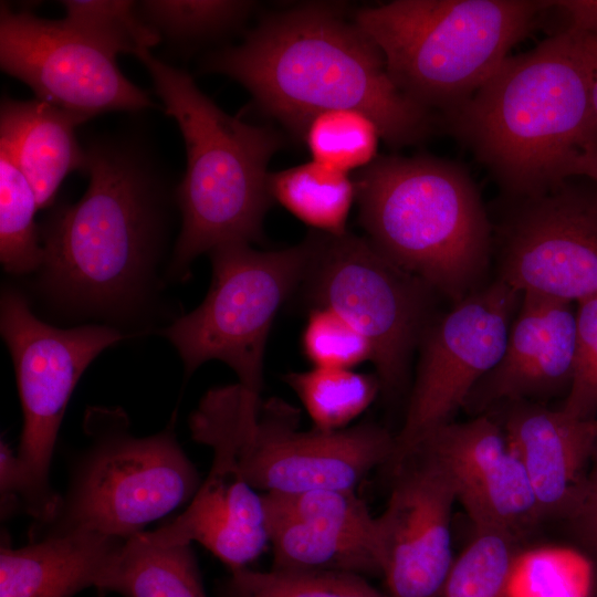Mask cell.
Returning <instances> with one entry per match:
<instances>
[{"label":"cell","instance_id":"1","mask_svg":"<svg viewBox=\"0 0 597 597\" xmlns=\"http://www.w3.org/2000/svg\"><path fill=\"white\" fill-rule=\"evenodd\" d=\"M203 67L238 81L297 137L320 113L356 109L376 123L388 146L400 148L429 138L441 119L396 86L378 46L335 4L272 15Z\"/></svg>","mask_w":597,"mask_h":597},{"label":"cell","instance_id":"2","mask_svg":"<svg viewBox=\"0 0 597 597\" xmlns=\"http://www.w3.org/2000/svg\"><path fill=\"white\" fill-rule=\"evenodd\" d=\"M444 126L511 199L568 178L573 161L597 147V116L577 33L564 29L507 56Z\"/></svg>","mask_w":597,"mask_h":597},{"label":"cell","instance_id":"3","mask_svg":"<svg viewBox=\"0 0 597 597\" xmlns=\"http://www.w3.org/2000/svg\"><path fill=\"white\" fill-rule=\"evenodd\" d=\"M88 187L40 230L49 292L67 306L108 311L134 301L148 277L163 229L160 185L137 147H86Z\"/></svg>","mask_w":597,"mask_h":597},{"label":"cell","instance_id":"4","mask_svg":"<svg viewBox=\"0 0 597 597\" xmlns=\"http://www.w3.org/2000/svg\"><path fill=\"white\" fill-rule=\"evenodd\" d=\"M354 182L359 221L384 255L453 304L478 290L492 226L464 167L429 155L380 156Z\"/></svg>","mask_w":597,"mask_h":597},{"label":"cell","instance_id":"5","mask_svg":"<svg viewBox=\"0 0 597 597\" xmlns=\"http://www.w3.org/2000/svg\"><path fill=\"white\" fill-rule=\"evenodd\" d=\"M134 55L148 70L186 145L187 169L176 191L182 224L170 269L182 277L200 254L224 244H250L261 237L262 220L273 201L268 165L281 147V137L224 113L187 72L149 50Z\"/></svg>","mask_w":597,"mask_h":597},{"label":"cell","instance_id":"6","mask_svg":"<svg viewBox=\"0 0 597 597\" xmlns=\"http://www.w3.org/2000/svg\"><path fill=\"white\" fill-rule=\"evenodd\" d=\"M546 0H396L354 20L396 86L441 117L467 103L553 9Z\"/></svg>","mask_w":597,"mask_h":597},{"label":"cell","instance_id":"7","mask_svg":"<svg viewBox=\"0 0 597 597\" xmlns=\"http://www.w3.org/2000/svg\"><path fill=\"white\" fill-rule=\"evenodd\" d=\"M192 438L227 448L243 479L263 493L354 490L391 459L395 436L374 423L337 431L298 429L281 400L262 402L239 384L210 390L190 418Z\"/></svg>","mask_w":597,"mask_h":597},{"label":"cell","instance_id":"8","mask_svg":"<svg viewBox=\"0 0 597 597\" xmlns=\"http://www.w3.org/2000/svg\"><path fill=\"white\" fill-rule=\"evenodd\" d=\"M87 447L76 457L53 520L33 541L78 532L127 540L191 501L199 473L174 432L137 438L121 409L90 408Z\"/></svg>","mask_w":597,"mask_h":597},{"label":"cell","instance_id":"9","mask_svg":"<svg viewBox=\"0 0 597 597\" xmlns=\"http://www.w3.org/2000/svg\"><path fill=\"white\" fill-rule=\"evenodd\" d=\"M312 249L310 235L280 251L230 243L210 252L213 277L206 298L163 332L187 376L218 359L234 370L242 388L260 395L269 331L284 300L303 281Z\"/></svg>","mask_w":597,"mask_h":597},{"label":"cell","instance_id":"10","mask_svg":"<svg viewBox=\"0 0 597 597\" xmlns=\"http://www.w3.org/2000/svg\"><path fill=\"white\" fill-rule=\"evenodd\" d=\"M1 335L11 354L23 412L18 459L24 475L23 510L36 525L49 524L61 495L50 483V465L70 397L86 367L125 336L117 329L86 325L61 329L39 320L25 297L4 290Z\"/></svg>","mask_w":597,"mask_h":597},{"label":"cell","instance_id":"11","mask_svg":"<svg viewBox=\"0 0 597 597\" xmlns=\"http://www.w3.org/2000/svg\"><path fill=\"white\" fill-rule=\"evenodd\" d=\"M311 235L313 249L303 277L310 301L334 311L367 338L381 389L398 394L430 323L432 290L367 238L347 232Z\"/></svg>","mask_w":597,"mask_h":597},{"label":"cell","instance_id":"12","mask_svg":"<svg viewBox=\"0 0 597 597\" xmlns=\"http://www.w3.org/2000/svg\"><path fill=\"white\" fill-rule=\"evenodd\" d=\"M522 293L498 279L430 321L390 472L432 432L451 422L470 392L501 358Z\"/></svg>","mask_w":597,"mask_h":597},{"label":"cell","instance_id":"13","mask_svg":"<svg viewBox=\"0 0 597 597\" xmlns=\"http://www.w3.org/2000/svg\"><path fill=\"white\" fill-rule=\"evenodd\" d=\"M512 200L499 229V279L573 304L597 295V185L570 177Z\"/></svg>","mask_w":597,"mask_h":597},{"label":"cell","instance_id":"14","mask_svg":"<svg viewBox=\"0 0 597 597\" xmlns=\"http://www.w3.org/2000/svg\"><path fill=\"white\" fill-rule=\"evenodd\" d=\"M116 54L70 24L0 7V66L36 98L84 117L153 107L119 70Z\"/></svg>","mask_w":597,"mask_h":597},{"label":"cell","instance_id":"15","mask_svg":"<svg viewBox=\"0 0 597 597\" xmlns=\"http://www.w3.org/2000/svg\"><path fill=\"white\" fill-rule=\"evenodd\" d=\"M384 512L376 517L378 552L391 597H439L454 558L453 485L427 451L418 449L392 471Z\"/></svg>","mask_w":597,"mask_h":597},{"label":"cell","instance_id":"16","mask_svg":"<svg viewBox=\"0 0 597 597\" xmlns=\"http://www.w3.org/2000/svg\"><path fill=\"white\" fill-rule=\"evenodd\" d=\"M418 449L446 471L474 530H494L520 541L542 520L527 473L491 415L449 422Z\"/></svg>","mask_w":597,"mask_h":597},{"label":"cell","instance_id":"17","mask_svg":"<svg viewBox=\"0 0 597 597\" xmlns=\"http://www.w3.org/2000/svg\"><path fill=\"white\" fill-rule=\"evenodd\" d=\"M576 334L573 303L522 293L501 358L474 386L464 406L484 415L507 402H540L567 394Z\"/></svg>","mask_w":597,"mask_h":597},{"label":"cell","instance_id":"18","mask_svg":"<svg viewBox=\"0 0 597 597\" xmlns=\"http://www.w3.org/2000/svg\"><path fill=\"white\" fill-rule=\"evenodd\" d=\"M210 448L211 469L189 506L171 522L145 531L144 535L160 546L197 542L230 570L245 568L270 543L263 494L243 479L227 448Z\"/></svg>","mask_w":597,"mask_h":597},{"label":"cell","instance_id":"19","mask_svg":"<svg viewBox=\"0 0 597 597\" xmlns=\"http://www.w3.org/2000/svg\"><path fill=\"white\" fill-rule=\"evenodd\" d=\"M494 411L527 473L542 519L565 516L597 448L595 420L531 401L507 402Z\"/></svg>","mask_w":597,"mask_h":597},{"label":"cell","instance_id":"20","mask_svg":"<svg viewBox=\"0 0 597 597\" xmlns=\"http://www.w3.org/2000/svg\"><path fill=\"white\" fill-rule=\"evenodd\" d=\"M265 516L273 569L381 575L376 546L339 501L311 496L296 502L287 516Z\"/></svg>","mask_w":597,"mask_h":597},{"label":"cell","instance_id":"21","mask_svg":"<svg viewBox=\"0 0 597 597\" xmlns=\"http://www.w3.org/2000/svg\"><path fill=\"white\" fill-rule=\"evenodd\" d=\"M86 119L39 98L4 97L0 107V149L34 190L39 208L52 205L64 178L85 170L86 148L76 127Z\"/></svg>","mask_w":597,"mask_h":597},{"label":"cell","instance_id":"22","mask_svg":"<svg viewBox=\"0 0 597 597\" xmlns=\"http://www.w3.org/2000/svg\"><path fill=\"white\" fill-rule=\"evenodd\" d=\"M126 540L93 532L49 536L0 549V597H73L96 587Z\"/></svg>","mask_w":597,"mask_h":597},{"label":"cell","instance_id":"23","mask_svg":"<svg viewBox=\"0 0 597 597\" xmlns=\"http://www.w3.org/2000/svg\"><path fill=\"white\" fill-rule=\"evenodd\" d=\"M95 588L124 597H207L190 544L156 545L144 532L125 541Z\"/></svg>","mask_w":597,"mask_h":597},{"label":"cell","instance_id":"24","mask_svg":"<svg viewBox=\"0 0 597 597\" xmlns=\"http://www.w3.org/2000/svg\"><path fill=\"white\" fill-rule=\"evenodd\" d=\"M269 191L304 223L321 233L342 235L356 199L355 182L348 174L312 161L269 175Z\"/></svg>","mask_w":597,"mask_h":597},{"label":"cell","instance_id":"25","mask_svg":"<svg viewBox=\"0 0 597 597\" xmlns=\"http://www.w3.org/2000/svg\"><path fill=\"white\" fill-rule=\"evenodd\" d=\"M311 417L314 428L337 431L358 417L381 389L377 376L348 368H322L285 377Z\"/></svg>","mask_w":597,"mask_h":597},{"label":"cell","instance_id":"26","mask_svg":"<svg viewBox=\"0 0 597 597\" xmlns=\"http://www.w3.org/2000/svg\"><path fill=\"white\" fill-rule=\"evenodd\" d=\"M38 209L28 179L0 149V260L9 273L25 274L42 265L41 234L34 221Z\"/></svg>","mask_w":597,"mask_h":597},{"label":"cell","instance_id":"27","mask_svg":"<svg viewBox=\"0 0 597 597\" xmlns=\"http://www.w3.org/2000/svg\"><path fill=\"white\" fill-rule=\"evenodd\" d=\"M220 597H391L365 576L334 570H231Z\"/></svg>","mask_w":597,"mask_h":597},{"label":"cell","instance_id":"28","mask_svg":"<svg viewBox=\"0 0 597 597\" xmlns=\"http://www.w3.org/2000/svg\"><path fill=\"white\" fill-rule=\"evenodd\" d=\"M513 536L494 530H474V536L454 558L439 597H510V583L520 554Z\"/></svg>","mask_w":597,"mask_h":597},{"label":"cell","instance_id":"29","mask_svg":"<svg viewBox=\"0 0 597 597\" xmlns=\"http://www.w3.org/2000/svg\"><path fill=\"white\" fill-rule=\"evenodd\" d=\"M300 138L313 160L348 174L377 158L381 139L376 123L356 109H331L312 117Z\"/></svg>","mask_w":597,"mask_h":597},{"label":"cell","instance_id":"30","mask_svg":"<svg viewBox=\"0 0 597 597\" xmlns=\"http://www.w3.org/2000/svg\"><path fill=\"white\" fill-rule=\"evenodd\" d=\"M595 568L586 555L568 548L521 553L510 597H595Z\"/></svg>","mask_w":597,"mask_h":597},{"label":"cell","instance_id":"31","mask_svg":"<svg viewBox=\"0 0 597 597\" xmlns=\"http://www.w3.org/2000/svg\"><path fill=\"white\" fill-rule=\"evenodd\" d=\"M63 18L118 55L149 50L161 35L140 15L137 2L127 0H66Z\"/></svg>","mask_w":597,"mask_h":597},{"label":"cell","instance_id":"32","mask_svg":"<svg viewBox=\"0 0 597 597\" xmlns=\"http://www.w3.org/2000/svg\"><path fill=\"white\" fill-rule=\"evenodd\" d=\"M253 7L252 1L238 0H147L137 3L140 15L160 35L180 40L228 31L242 22Z\"/></svg>","mask_w":597,"mask_h":597},{"label":"cell","instance_id":"33","mask_svg":"<svg viewBox=\"0 0 597 597\" xmlns=\"http://www.w3.org/2000/svg\"><path fill=\"white\" fill-rule=\"evenodd\" d=\"M302 346L314 367L350 369L371 357L367 338L344 317L325 307L311 310Z\"/></svg>","mask_w":597,"mask_h":597},{"label":"cell","instance_id":"34","mask_svg":"<svg viewBox=\"0 0 597 597\" xmlns=\"http://www.w3.org/2000/svg\"><path fill=\"white\" fill-rule=\"evenodd\" d=\"M577 334L574 374L561 407L583 420L597 413V295L576 304Z\"/></svg>","mask_w":597,"mask_h":597},{"label":"cell","instance_id":"35","mask_svg":"<svg viewBox=\"0 0 597 597\" xmlns=\"http://www.w3.org/2000/svg\"><path fill=\"white\" fill-rule=\"evenodd\" d=\"M565 516L586 549L597 559V448L587 475Z\"/></svg>","mask_w":597,"mask_h":597},{"label":"cell","instance_id":"36","mask_svg":"<svg viewBox=\"0 0 597 597\" xmlns=\"http://www.w3.org/2000/svg\"><path fill=\"white\" fill-rule=\"evenodd\" d=\"M24 475L18 455L1 441L0 444V494L1 517L11 516L23 509Z\"/></svg>","mask_w":597,"mask_h":597},{"label":"cell","instance_id":"37","mask_svg":"<svg viewBox=\"0 0 597 597\" xmlns=\"http://www.w3.org/2000/svg\"><path fill=\"white\" fill-rule=\"evenodd\" d=\"M554 9L566 15V30L580 34L597 33V0H558L554 1Z\"/></svg>","mask_w":597,"mask_h":597},{"label":"cell","instance_id":"38","mask_svg":"<svg viewBox=\"0 0 597 597\" xmlns=\"http://www.w3.org/2000/svg\"><path fill=\"white\" fill-rule=\"evenodd\" d=\"M587 72L589 96L597 116V33H577Z\"/></svg>","mask_w":597,"mask_h":597},{"label":"cell","instance_id":"39","mask_svg":"<svg viewBox=\"0 0 597 597\" xmlns=\"http://www.w3.org/2000/svg\"><path fill=\"white\" fill-rule=\"evenodd\" d=\"M584 177L597 185V147L577 157L568 171V178Z\"/></svg>","mask_w":597,"mask_h":597},{"label":"cell","instance_id":"40","mask_svg":"<svg viewBox=\"0 0 597 597\" xmlns=\"http://www.w3.org/2000/svg\"><path fill=\"white\" fill-rule=\"evenodd\" d=\"M595 426H596V433H597V419L595 420Z\"/></svg>","mask_w":597,"mask_h":597},{"label":"cell","instance_id":"41","mask_svg":"<svg viewBox=\"0 0 597 597\" xmlns=\"http://www.w3.org/2000/svg\"><path fill=\"white\" fill-rule=\"evenodd\" d=\"M595 597H596V594H595Z\"/></svg>","mask_w":597,"mask_h":597}]
</instances>
